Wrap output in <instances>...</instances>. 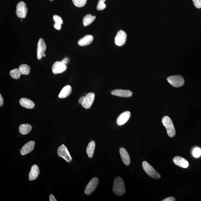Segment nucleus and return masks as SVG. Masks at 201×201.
Here are the masks:
<instances>
[{
	"label": "nucleus",
	"instance_id": "obj_1",
	"mask_svg": "<svg viewBox=\"0 0 201 201\" xmlns=\"http://www.w3.org/2000/svg\"><path fill=\"white\" fill-rule=\"evenodd\" d=\"M113 191L117 195H122L125 193V187L123 181L120 177H117L113 183Z\"/></svg>",
	"mask_w": 201,
	"mask_h": 201
},
{
	"label": "nucleus",
	"instance_id": "obj_2",
	"mask_svg": "<svg viewBox=\"0 0 201 201\" xmlns=\"http://www.w3.org/2000/svg\"><path fill=\"white\" fill-rule=\"evenodd\" d=\"M162 123L166 129L168 136L170 137H174L176 134V130L171 118L167 116L164 117L162 119Z\"/></svg>",
	"mask_w": 201,
	"mask_h": 201
},
{
	"label": "nucleus",
	"instance_id": "obj_3",
	"mask_svg": "<svg viewBox=\"0 0 201 201\" xmlns=\"http://www.w3.org/2000/svg\"><path fill=\"white\" fill-rule=\"evenodd\" d=\"M142 166L144 170L149 176L155 179H159L161 178V175L148 162L145 161H143L142 163Z\"/></svg>",
	"mask_w": 201,
	"mask_h": 201
},
{
	"label": "nucleus",
	"instance_id": "obj_4",
	"mask_svg": "<svg viewBox=\"0 0 201 201\" xmlns=\"http://www.w3.org/2000/svg\"><path fill=\"white\" fill-rule=\"evenodd\" d=\"M167 80L169 84L176 87H181L184 83V79L180 75L171 76L168 77Z\"/></svg>",
	"mask_w": 201,
	"mask_h": 201
},
{
	"label": "nucleus",
	"instance_id": "obj_5",
	"mask_svg": "<svg viewBox=\"0 0 201 201\" xmlns=\"http://www.w3.org/2000/svg\"><path fill=\"white\" fill-rule=\"evenodd\" d=\"M58 154L59 156L64 159L67 162H70L72 160V158L69 152L68 148L64 145L60 146L58 149Z\"/></svg>",
	"mask_w": 201,
	"mask_h": 201
},
{
	"label": "nucleus",
	"instance_id": "obj_6",
	"mask_svg": "<svg viewBox=\"0 0 201 201\" xmlns=\"http://www.w3.org/2000/svg\"><path fill=\"white\" fill-rule=\"evenodd\" d=\"M28 12L26 4L23 1L19 2L17 6L16 14L17 17L21 18H24Z\"/></svg>",
	"mask_w": 201,
	"mask_h": 201
},
{
	"label": "nucleus",
	"instance_id": "obj_7",
	"mask_svg": "<svg viewBox=\"0 0 201 201\" xmlns=\"http://www.w3.org/2000/svg\"><path fill=\"white\" fill-rule=\"evenodd\" d=\"M99 180L97 177H94L91 180L86 187L85 193L89 195L91 194L97 188L99 184Z\"/></svg>",
	"mask_w": 201,
	"mask_h": 201
},
{
	"label": "nucleus",
	"instance_id": "obj_8",
	"mask_svg": "<svg viewBox=\"0 0 201 201\" xmlns=\"http://www.w3.org/2000/svg\"><path fill=\"white\" fill-rule=\"evenodd\" d=\"M127 35L124 31L121 30L118 31L115 38V43L117 46H121L126 42Z\"/></svg>",
	"mask_w": 201,
	"mask_h": 201
},
{
	"label": "nucleus",
	"instance_id": "obj_9",
	"mask_svg": "<svg viewBox=\"0 0 201 201\" xmlns=\"http://www.w3.org/2000/svg\"><path fill=\"white\" fill-rule=\"evenodd\" d=\"M95 97V94L93 92L87 93L84 97V100L81 104L82 106L85 109H89L94 102Z\"/></svg>",
	"mask_w": 201,
	"mask_h": 201
},
{
	"label": "nucleus",
	"instance_id": "obj_10",
	"mask_svg": "<svg viewBox=\"0 0 201 201\" xmlns=\"http://www.w3.org/2000/svg\"><path fill=\"white\" fill-rule=\"evenodd\" d=\"M67 69L66 64L62 61H56L55 62L52 67V70L55 74L61 73L64 72Z\"/></svg>",
	"mask_w": 201,
	"mask_h": 201
},
{
	"label": "nucleus",
	"instance_id": "obj_11",
	"mask_svg": "<svg viewBox=\"0 0 201 201\" xmlns=\"http://www.w3.org/2000/svg\"><path fill=\"white\" fill-rule=\"evenodd\" d=\"M46 49V45L43 39H39L37 44V57L38 59L40 60L42 58Z\"/></svg>",
	"mask_w": 201,
	"mask_h": 201
},
{
	"label": "nucleus",
	"instance_id": "obj_12",
	"mask_svg": "<svg viewBox=\"0 0 201 201\" xmlns=\"http://www.w3.org/2000/svg\"><path fill=\"white\" fill-rule=\"evenodd\" d=\"M131 116V113L130 111L124 112L120 114L117 119V124L118 126H122L128 121Z\"/></svg>",
	"mask_w": 201,
	"mask_h": 201
},
{
	"label": "nucleus",
	"instance_id": "obj_13",
	"mask_svg": "<svg viewBox=\"0 0 201 201\" xmlns=\"http://www.w3.org/2000/svg\"><path fill=\"white\" fill-rule=\"evenodd\" d=\"M111 94L113 95L123 97H131L133 93L131 91L123 89H115L112 91Z\"/></svg>",
	"mask_w": 201,
	"mask_h": 201
},
{
	"label": "nucleus",
	"instance_id": "obj_14",
	"mask_svg": "<svg viewBox=\"0 0 201 201\" xmlns=\"http://www.w3.org/2000/svg\"><path fill=\"white\" fill-rule=\"evenodd\" d=\"M35 145V142L33 141H30L27 143L22 147L20 150V154L22 155H24L31 152L33 150Z\"/></svg>",
	"mask_w": 201,
	"mask_h": 201
},
{
	"label": "nucleus",
	"instance_id": "obj_15",
	"mask_svg": "<svg viewBox=\"0 0 201 201\" xmlns=\"http://www.w3.org/2000/svg\"><path fill=\"white\" fill-rule=\"evenodd\" d=\"M173 161L175 164L180 167L185 168L188 167L189 164L188 161L183 157L176 156L173 158Z\"/></svg>",
	"mask_w": 201,
	"mask_h": 201
},
{
	"label": "nucleus",
	"instance_id": "obj_16",
	"mask_svg": "<svg viewBox=\"0 0 201 201\" xmlns=\"http://www.w3.org/2000/svg\"><path fill=\"white\" fill-rule=\"evenodd\" d=\"M39 174V170L38 166L34 165L31 168V171L29 174V179L30 181L35 180Z\"/></svg>",
	"mask_w": 201,
	"mask_h": 201
},
{
	"label": "nucleus",
	"instance_id": "obj_17",
	"mask_svg": "<svg viewBox=\"0 0 201 201\" xmlns=\"http://www.w3.org/2000/svg\"><path fill=\"white\" fill-rule=\"evenodd\" d=\"M20 103L22 107L28 109H32L35 106L33 101L26 98H22L20 100Z\"/></svg>",
	"mask_w": 201,
	"mask_h": 201
},
{
	"label": "nucleus",
	"instance_id": "obj_18",
	"mask_svg": "<svg viewBox=\"0 0 201 201\" xmlns=\"http://www.w3.org/2000/svg\"><path fill=\"white\" fill-rule=\"evenodd\" d=\"M120 153L123 163L126 166H129L130 162V159L128 152L125 148L121 147L120 149Z\"/></svg>",
	"mask_w": 201,
	"mask_h": 201
},
{
	"label": "nucleus",
	"instance_id": "obj_19",
	"mask_svg": "<svg viewBox=\"0 0 201 201\" xmlns=\"http://www.w3.org/2000/svg\"><path fill=\"white\" fill-rule=\"evenodd\" d=\"M93 37L91 35H87L79 39L78 44L80 46H84L88 45L93 40Z\"/></svg>",
	"mask_w": 201,
	"mask_h": 201
},
{
	"label": "nucleus",
	"instance_id": "obj_20",
	"mask_svg": "<svg viewBox=\"0 0 201 201\" xmlns=\"http://www.w3.org/2000/svg\"><path fill=\"white\" fill-rule=\"evenodd\" d=\"M72 87L70 85H66L62 89L59 95L60 99H64L69 96L72 92Z\"/></svg>",
	"mask_w": 201,
	"mask_h": 201
},
{
	"label": "nucleus",
	"instance_id": "obj_21",
	"mask_svg": "<svg viewBox=\"0 0 201 201\" xmlns=\"http://www.w3.org/2000/svg\"><path fill=\"white\" fill-rule=\"evenodd\" d=\"M32 129V126L28 124H23L20 125L19 130L20 133L23 135H25L30 133Z\"/></svg>",
	"mask_w": 201,
	"mask_h": 201
},
{
	"label": "nucleus",
	"instance_id": "obj_22",
	"mask_svg": "<svg viewBox=\"0 0 201 201\" xmlns=\"http://www.w3.org/2000/svg\"><path fill=\"white\" fill-rule=\"evenodd\" d=\"M95 147V142L91 141L89 143L87 148V153L89 158H92L94 155Z\"/></svg>",
	"mask_w": 201,
	"mask_h": 201
},
{
	"label": "nucleus",
	"instance_id": "obj_23",
	"mask_svg": "<svg viewBox=\"0 0 201 201\" xmlns=\"http://www.w3.org/2000/svg\"><path fill=\"white\" fill-rule=\"evenodd\" d=\"M95 18L96 17L95 16H93L92 15L90 14L86 15L84 17L83 20V24L84 26H87L90 25L95 20Z\"/></svg>",
	"mask_w": 201,
	"mask_h": 201
},
{
	"label": "nucleus",
	"instance_id": "obj_24",
	"mask_svg": "<svg viewBox=\"0 0 201 201\" xmlns=\"http://www.w3.org/2000/svg\"><path fill=\"white\" fill-rule=\"evenodd\" d=\"M21 74L27 75L30 73V68L28 65L26 64H22L18 69Z\"/></svg>",
	"mask_w": 201,
	"mask_h": 201
},
{
	"label": "nucleus",
	"instance_id": "obj_25",
	"mask_svg": "<svg viewBox=\"0 0 201 201\" xmlns=\"http://www.w3.org/2000/svg\"><path fill=\"white\" fill-rule=\"evenodd\" d=\"M10 74L13 79L17 80L20 78L21 73L18 69L15 68L10 71Z\"/></svg>",
	"mask_w": 201,
	"mask_h": 201
},
{
	"label": "nucleus",
	"instance_id": "obj_26",
	"mask_svg": "<svg viewBox=\"0 0 201 201\" xmlns=\"http://www.w3.org/2000/svg\"><path fill=\"white\" fill-rule=\"evenodd\" d=\"M73 4L78 7H82L85 6L87 0H73Z\"/></svg>",
	"mask_w": 201,
	"mask_h": 201
},
{
	"label": "nucleus",
	"instance_id": "obj_27",
	"mask_svg": "<svg viewBox=\"0 0 201 201\" xmlns=\"http://www.w3.org/2000/svg\"><path fill=\"white\" fill-rule=\"evenodd\" d=\"M106 0H99L97 7V9L99 11H101L106 8V6L104 3Z\"/></svg>",
	"mask_w": 201,
	"mask_h": 201
},
{
	"label": "nucleus",
	"instance_id": "obj_28",
	"mask_svg": "<svg viewBox=\"0 0 201 201\" xmlns=\"http://www.w3.org/2000/svg\"><path fill=\"white\" fill-rule=\"evenodd\" d=\"M193 155L194 157L196 158L200 157L201 155V149L199 147H196L194 149L193 151Z\"/></svg>",
	"mask_w": 201,
	"mask_h": 201
},
{
	"label": "nucleus",
	"instance_id": "obj_29",
	"mask_svg": "<svg viewBox=\"0 0 201 201\" xmlns=\"http://www.w3.org/2000/svg\"><path fill=\"white\" fill-rule=\"evenodd\" d=\"M53 20H54L55 23L60 24L62 25L63 23V21L62 18L58 15H54L53 17Z\"/></svg>",
	"mask_w": 201,
	"mask_h": 201
},
{
	"label": "nucleus",
	"instance_id": "obj_30",
	"mask_svg": "<svg viewBox=\"0 0 201 201\" xmlns=\"http://www.w3.org/2000/svg\"><path fill=\"white\" fill-rule=\"evenodd\" d=\"M193 1L195 7L201 8V0H193Z\"/></svg>",
	"mask_w": 201,
	"mask_h": 201
},
{
	"label": "nucleus",
	"instance_id": "obj_31",
	"mask_svg": "<svg viewBox=\"0 0 201 201\" xmlns=\"http://www.w3.org/2000/svg\"><path fill=\"white\" fill-rule=\"evenodd\" d=\"M176 199L173 197H168L167 198L164 199L162 201H175Z\"/></svg>",
	"mask_w": 201,
	"mask_h": 201
},
{
	"label": "nucleus",
	"instance_id": "obj_32",
	"mask_svg": "<svg viewBox=\"0 0 201 201\" xmlns=\"http://www.w3.org/2000/svg\"><path fill=\"white\" fill-rule=\"evenodd\" d=\"M61 25L60 24L55 23L54 27L56 30H61Z\"/></svg>",
	"mask_w": 201,
	"mask_h": 201
},
{
	"label": "nucleus",
	"instance_id": "obj_33",
	"mask_svg": "<svg viewBox=\"0 0 201 201\" xmlns=\"http://www.w3.org/2000/svg\"><path fill=\"white\" fill-rule=\"evenodd\" d=\"M49 199L50 201H57L56 199L54 198V196L52 194L50 195Z\"/></svg>",
	"mask_w": 201,
	"mask_h": 201
},
{
	"label": "nucleus",
	"instance_id": "obj_34",
	"mask_svg": "<svg viewBox=\"0 0 201 201\" xmlns=\"http://www.w3.org/2000/svg\"><path fill=\"white\" fill-rule=\"evenodd\" d=\"M3 99L1 94H0V106H3Z\"/></svg>",
	"mask_w": 201,
	"mask_h": 201
},
{
	"label": "nucleus",
	"instance_id": "obj_35",
	"mask_svg": "<svg viewBox=\"0 0 201 201\" xmlns=\"http://www.w3.org/2000/svg\"><path fill=\"white\" fill-rule=\"evenodd\" d=\"M84 97H85V96H82V97H80V99H79L78 101L79 103L82 104L84 100Z\"/></svg>",
	"mask_w": 201,
	"mask_h": 201
},
{
	"label": "nucleus",
	"instance_id": "obj_36",
	"mask_svg": "<svg viewBox=\"0 0 201 201\" xmlns=\"http://www.w3.org/2000/svg\"><path fill=\"white\" fill-rule=\"evenodd\" d=\"M62 61L63 63H64L65 64H66L68 62V59H67L66 58H65V59L62 60Z\"/></svg>",
	"mask_w": 201,
	"mask_h": 201
},
{
	"label": "nucleus",
	"instance_id": "obj_37",
	"mask_svg": "<svg viewBox=\"0 0 201 201\" xmlns=\"http://www.w3.org/2000/svg\"><path fill=\"white\" fill-rule=\"evenodd\" d=\"M45 56H46V54H44L43 56V57H45Z\"/></svg>",
	"mask_w": 201,
	"mask_h": 201
},
{
	"label": "nucleus",
	"instance_id": "obj_38",
	"mask_svg": "<svg viewBox=\"0 0 201 201\" xmlns=\"http://www.w3.org/2000/svg\"><path fill=\"white\" fill-rule=\"evenodd\" d=\"M50 1H53V0H50Z\"/></svg>",
	"mask_w": 201,
	"mask_h": 201
}]
</instances>
